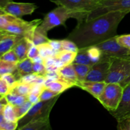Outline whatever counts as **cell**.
Masks as SVG:
<instances>
[{
  "instance_id": "1",
  "label": "cell",
  "mask_w": 130,
  "mask_h": 130,
  "mask_svg": "<svg viewBox=\"0 0 130 130\" xmlns=\"http://www.w3.org/2000/svg\"><path fill=\"white\" fill-rule=\"evenodd\" d=\"M128 11H115L77 22L67 39L74 42L79 49L96 46L116 36L119 23Z\"/></svg>"
},
{
  "instance_id": "2",
  "label": "cell",
  "mask_w": 130,
  "mask_h": 130,
  "mask_svg": "<svg viewBox=\"0 0 130 130\" xmlns=\"http://www.w3.org/2000/svg\"><path fill=\"white\" fill-rule=\"evenodd\" d=\"M86 17V15L85 14L63 6H58L44 16L41 24L37 27V29L47 35L48 32L53 28L59 25H65L66 20L70 18L77 19V22H79L85 20Z\"/></svg>"
},
{
  "instance_id": "3",
  "label": "cell",
  "mask_w": 130,
  "mask_h": 130,
  "mask_svg": "<svg viewBox=\"0 0 130 130\" xmlns=\"http://www.w3.org/2000/svg\"><path fill=\"white\" fill-rule=\"evenodd\" d=\"M60 96V95H58L49 100H46V101L40 100L36 104H33L28 112L19 120L17 129L20 130L22 127H24L25 124H27L32 119L50 117L52 108L56 104Z\"/></svg>"
},
{
  "instance_id": "4",
  "label": "cell",
  "mask_w": 130,
  "mask_h": 130,
  "mask_svg": "<svg viewBox=\"0 0 130 130\" xmlns=\"http://www.w3.org/2000/svg\"><path fill=\"white\" fill-rule=\"evenodd\" d=\"M129 74L130 57H114L105 82L121 84Z\"/></svg>"
},
{
  "instance_id": "5",
  "label": "cell",
  "mask_w": 130,
  "mask_h": 130,
  "mask_svg": "<svg viewBox=\"0 0 130 130\" xmlns=\"http://www.w3.org/2000/svg\"><path fill=\"white\" fill-rule=\"evenodd\" d=\"M115 11L130 12V0H101L96 7L88 13L85 20H90Z\"/></svg>"
},
{
  "instance_id": "6",
  "label": "cell",
  "mask_w": 130,
  "mask_h": 130,
  "mask_svg": "<svg viewBox=\"0 0 130 130\" xmlns=\"http://www.w3.org/2000/svg\"><path fill=\"white\" fill-rule=\"evenodd\" d=\"M124 89L121 84L107 83L98 100L110 112L115 111L121 101Z\"/></svg>"
},
{
  "instance_id": "7",
  "label": "cell",
  "mask_w": 130,
  "mask_h": 130,
  "mask_svg": "<svg viewBox=\"0 0 130 130\" xmlns=\"http://www.w3.org/2000/svg\"><path fill=\"white\" fill-rule=\"evenodd\" d=\"M43 20L35 19L32 21H25L20 17H16L13 21L7 25L3 31L21 36L32 41L36 28L41 24Z\"/></svg>"
},
{
  "instance_id": "8",
  "label": "cell",
  "mask_w": 130,
  "mask_h": 130,
  "mask_svg": "<svg viewBox=\"0 0 130 130\" xmlns=\"http://www.w3.org/2000/svg\"><path fill=\"white\" fill-rule=\"evenodd\" d=\"M114 57L103 55L102 59L91 66L85 81H105Z\"/></svg>"
},
{
  "instance_id": "9",
  "label": "cell",
  "mask_w": 130,
  "mask_h": 130,
  "mask_svg": "<svg viewBox=\"0 0 130 130\" xmlns=\"http://www.w3.org/2000/svg\"><path fill=\"white\" fill-rule=\"evenodd\" d=\"M116 36H116L96 46L100 48L103 55L112 57H130L129 50L119 44L117 41Z\"/></svg>"
},
{
  "instance_id": "10",
  "label": "cell",
  "mask_w": 130,
  "mask_h": 130,
  "mask_svg": "<svg viewBox=\"0 0 130 130\" xmlns=\"http://www.w3.org/2000/svg\"><path fill=\"white\" fill-rule=\"evenodd\" d=\"M57 6H63L87 16L101 0H50Z\"/></svg>"
},
{
  "instance_id": "11",
  "label": "cell",
  "mask_w": 130,
  "mask_h": 130,
  "mask_svg": "<svg viewBox=\"0 0 130 130\" xmlns=\"http://www.w3.org/2000/svg\"><path fill=\"white\" fill-rule=\"evenodd\" d=\"M38 6L30 3H17L11 1L3 8H0V12L8 13L17 17L31 15Z\"/></svg>"
},
{
  "instance_id": "12",
  "label": "cell",
  "mask_w": 130,
  "mask_h": 130,
  "mask_svg": "<svg viewBox=\"0 0 130 130\" xmlns=\"http://www.w3.org/2000/svg\"><path fill=\"white\" fill-rule=\"evenodd\" d=\"M0 55H2L6 52L13 49L16 44L24 37L7 32L0 30Z\"/></svg>"
},
{
  "instance_id": "13",
  "label": "cell",
  "mask_w": 130,
  "mask_h": 130,
  "mask_svg": "<svg viewBox=\"0 0 130 130\" xmlns=\"http://www.w3.org/2000/svg\"><path fill=\"white\" fill-rule=\"evenodd\" d=\"M110 114L118 120L123 117L130 114V84L124 89L121 101L118 109Z\"/></svg>"
},
{
  "instance_id": "14",
  "label": "cell",
  "mask_w": 130,
  "mask_h": 130,
  "mask_svg": "<svg viewBox=\"0 0 130 130\" xmlns=\"http://www.w3.org/2000/svg\"><path fill=\"white\" fill-rule=\"evenodd\" d=\"M107 84V83L105 81L98 82V81H85L80 83L78 85V87L87 91L98 100V99L104 92Z\"/></svg>"
},
{
  "instance_id": "15",
  "label": "cell",
  "mask_w": 130,
  "mask_h": 130,
  "mask_svg": "<svg viewBox=\"0 0 130 130\" xmlns=\"http://www.w3.org/2000/svg\"><path fill=\"white\" fill-rule=\"evenodd\" d=\"M60 78L71 84L74 86H78L79 82L73 63L64 66L57 71Z\"/></svg>"
},
{
  "instance_id": "16",
  "label": "cell",
  "mask_w": 130,
  "mask_h": 130,
  "mask_svg": "<svg viewBox=\"0 0 130 130\" xmlns=\"http://www.w3.org/2000/svg\"><path fill=\"white\" fill-rule=\"evenodd\" d=\"M52 127L50 122V117L32 119L25 124L20 130H50Z\"/></svg>"
},
{
  "instance_id": "17",
  "label": "cell",
  "mask_w": 130,
  "mask_h": 130,
  "mask_svg": "<svg viewBox=\"0 0 130 130\" xmlns=\"http://www.w3.org/2000/svg\"><path fill=\"white\" fill-rule=\"evenodd\" d=\"M33 62L31 59L29 58H26L20 61L17 63V71L15 76L18 80L20 79V77L25 76V75L29 74L33 72L32 67H33Z\"/></svg>"
},
{
  "instance_id": "18",
  "label": "cell",
  "mask_w": 130,
  "mask_h": 130,
  "mask_svg": "<svg viewBox=\"0 0 130 130\" xmlns=\"http://www.w3.org/2000/svg\"><path fill=\"white\" fill-rule=\"evenodd\" d=\"M45 86L57 93L62 94L63 91L73 87L74 86L62 79H59L48 83L46 84Z\"/></svg>"
},
{
  "instance_id": "19",
  "label": "cell",
  "mask_w": 130,
  "mask_h": 130,
  "mask_svg": "<svg viewBox=\"0 0 130 130\" xmlns=\"http://www.w3.org/2000/svg\"><path fill=\"white\" fill-rule=\"evenodd\" d=\"M13 50L20 61L27 58L28 50H29L28 39L25 38H23L14 47Z\"/></svg>"
},
{
  "instance_id": "20",
  "label": "cell",
  "mask_w": 130,
  "mask_h": 130,
  "mask_svg": "<svg viewBox=\"0 0 130 130\" xmlns=\"http://www.w3.org/2000/svg\"><path fill=\"white\" fill-rule=\"evenodd\" d=\"M77 53L67 50H61L56 53L55 57L63 63L64 66L73 63Z\"/></svg>"
},
{
  "instance_id": "21",
  "label": "cell",
  "mask_w": 130,
  "mask_h": 130,
  "mask_svg": "<svg viewBox=\"0 0 130 130\" xmlns=\"http://www.w3.org/2000/svg\"><path fill=\"white\" fill-rule=\"evenodd\" d=\"M34 83H25L19 81L15 85V87L11 90V92L15 93L18 95L27 96L31 92L32 88Z\"/></svg>"
},
{
  "instance_id": "22",
  "label": "cell",
  "mask_w": 130,
  "mask_h": 130,
  "mask_svg": "<svg viewBox=\"0 0 130 130\" xmlns=\"http://www.w3.org/2000/svg\"><path fill=\"white\" fill-rule=\"evenodd\" d=\"M73 65L75 71L76 72V75H77V79H78L79 83L85 81L92 66L79 64V63H73Z\"/></svg>"
},
{
  "instance_id": "23",
  "label": "cell",
  "mask_w": 130,
  "mask_h": 130,
  "mask_svg": "<svg viewBox=\"0 0 130 130\" xmlns=\"http://www.w3.org/2000/svg\"><path fill=\"white\" fill-rule=\"evenodd\" d=\"M89 56V58L91 60L93 64L99 62L103 57V53L100 48L96 46H91L85 48Z\"/></svg>"
},
{
  "instance_id": "24",
  "label": "cell",
  "mask_w": 130,
  "mask_h": 130,
  "mask_svg": "<svg viewBox=\"0 0 130 130\" xmlns=\"http://www.w3.org/2000/svg\"><path fill=\"white\" fill-rule=\"evenodd\" d=\"M1 114L3 115L4 118L6 121L11 122H17L18 123L19 119L17 116L16 112H15V106L10 104H8L4 108L3 110L0 112Z\"/></svg>"
},
{
  "instance_id": "25",
  "label": "cell",
  "mask_w": 130,
  "mask_h": 130,
  "mask_svg": "<svg viewBox=\"0 0 130 130\" xmlns=\"http://www.w3.org/2000/svg\"><path fill=\"white\" fill-rule=\"evenodd\" d=\"M6 99L9 104L13 106H20L28 100L27 96L18 95L15 93L10 92L6 96Z\"/></svg>"
},
{
  "instance_id": "26",
  "label": "cell",
  "mask_w": 130,
  "mask_h": 130,
  "mask_svg": "<svg viewBox=\"0 0 130 130\" xmlns=\"http://www.w3.org/2000/svg\"><path fill=\"white\" fill-rule=\"evenodd\" d=\"M17 63L7 62L0 59V75L14 74L17 71Z\"/></svg>"
},
{
  "instance_id": "27",
  "label": "cell",
  "mask_w": 130,
  "mask_h": 130,
  "mask_svg": "<svg viewBox=\"0 0 130 130\" xmlns=\"http://www.w3.org/2000/svg\"><path fill=\"white\" fill-rule=\"evenodd\" d=\"M73 63H79V64L89 65V66H93V63L91 62V60L89 58V56L86 52L85 48L79 49L77 54L76 55V58L74 61Z\"/></svg>"
},
{
  "instance_id": "28",
  "label": "cell",
  "mask_w": 130,
  "mask_h": 130,
  "mask_svg": "<svg viewBox=\"0 0 130 130\" xmlns=\"http://www.w3.org/2000/svg\"><path fill=\"white\" fill-rule=\"evenodd\" d=\"M38 50H39V55L43 57V58H47L49 57H55L56 53H57L55 50L52 48L48 42L43 43L40 45L38 46Z\"/></svg>"
},
{
  "instance_id": "29",
  "label": "cell",
  "mask_w": 130,
  "mask_h": 130,
  "mask_svg": "<svg viewBox=\"0 0 130 130\" xmlns=\"http://www.w3.org/2000/svg\"><path fill=\"white\" fill-rule=\"evenodd\" d=\"M32 105L33 104L30 101L27 100L20 106H15V112H16L17 116L19 120L28 112Z\"/></svg>"
},
{
  "instance_id": "30",
  "label": "cell",
  "mask_w": 130,
  "mask_h": 130,
  "mask_svg": "<svg viewBox=\"0 0 130 130\" xmlns=\"http://www.w3.org/2000/svg\"><path fill=\"white\" fill-rule=\"evenodd\" d=\"M18 123L6 121L3 115L0 113V129L1 130H15L17 129Z\"/></svg>"
},
{
  "instance_id": "31",
  "label": "cell",
  "mask_w": 130,
  "mask_h": 130,
  "mask_svg": "<svg viewBox=\"0 0 130 130\" xmlns=\"http://www.w3.org/2000/svg\"><path fill=\"white\" fill-rule=\"evenodd\" d=\"M49 40L50 39H48L47 35L43 34V32L38 30L36 28L34 33L32 39V41L34 43V44H36V46L40 45V44H43V43H47Z\"/></svg>"
},
{
  "instance_id": "32",
  "label": "cell",
  "mask_w": 130,
  "mask_h": 130,
  "mask_svg": "<svg viewBox=\"0 0 130 130\" xmlns=\"http://www.w3.org/2000/svg\"><path fill=\"white\" fill-rule=\"evenodd\" d=\"M17 17L8 13L0 12V30H3L8 24L15 20Z\"/></svg>"
},
{
  "instance_id": "33",
  "label": "cell",
  "mask_w": 130,
  "mask_h": 130,
  "mask_svg": "<svg viewBox=\"0 0 130 130\" xmlns=\"http://www.w3.org/2000/svg\"><path fill=\"white\" fill-rule=\"evenodd\" d=\"M0 59L15 63H18L20 62V60H19V58H18L17 55L16 53H15L13 49L11 50L8 51V52H6L3 55H1Z\"/></svg>"
},
{
  "instance_id": "34",
  "label": "cell",
  "mask_w": 130,
  "mask_h": 130,
  "mask_svg": "<svg viewBox=\"0 0 130 130\" xmlns=\"http://www.w3.org/2000/svg\"><path fill=\"white\" fill-rule=\"evenodd\" d=\"M61 41H62V50H63L70 51V52H76V53H77L79 50V48H78L77 44L72 41L68 39H63V40Z\"/></svg>"
},
{
  "instance_id": "35",
  "label": "cell",
  "mask_w": 130,
  "mask_h": 130,
  "mask_svg": "<svg viewBox=\"0 0 130 130\" xmlns=\"http://www.w3.org/2000/svg\"><path fill=\"white\" fill-rule=\"evenodd\" d=\"M117 128L119 130H130V114L118 119Z\"/></svg>"
},
{
  "instance_id": "36",
  "label": "cell",
  "mask_w": 130,
  "mask_h": 130,
  "mask_svg": "<svg viewBox=\"0 0 130 130\" xmlns=\"http://www.w3.org/2000/svg\"><path fill=\"white\" fill-rule=\"evenodd\" d=\"M58 95H61V94L57 93L54 92L52 90H50L49 88L46 87L41 93L40 96H39V100H41V101L49 100L50 99H53V98H55Z\"/></svg>"
},
{
  "instance_id": "37",
  "label": "cell",
  "mask_w": 130,
  "mask_h": 130,
  "mask_svg": "<svg viewBox=\"0 0 130 130\" xmlns=\"http://www.w3.org/2000/svg\"><path fill=\"white\" fill-rule=\"evenodd\" d=\"M0 78H2L3 79L5 80L10 85L11 90L15 87V85L19 82V80L14 74H6L1 76Z\"/></svg>"
},
{
  "instance_id": "38",
  "label": "cell",
  "mask_w": 130,
  "mask_h": 130,
  "mask_svg": "<svg viewBox=\"0 0 130 130\" xmlns=\"http://www.w3.org/2000/svg\"><path fill=\"white\" fill-rule=\"evenodd\" d=\"M28 42H29V50H28L27 57L32 60L36 56L39 55V50H38V46L34 44L31 40L28 39Z\"/></svg>"
},
{
  "instance_id": "39",
  "label": "cell",
  "mask_w": 130,
  "mask_h": 130,
  "mask_svg": "<svg viewBox=\"0 0 130 130\" xmlns=\"http://www.w3.org/2000/svg\"><path fill=\"white\" fill-rule=\"evenodd\" d=\"M11 91L10 85L2 78H0V95L1 96H6Z\"/></svg>"
},
{
  "instance_id": "40",
  "label": "cell",
  "mask_w": 130,
  "mask_h": 130,
  "mask_svg": "<svg viewBox=\"0 0 130 130\" xmlns=\"http://www.w3.org/2000/svg\"><path fill=\"white\" fill-rule=\"evenodd\" d=\"M116 39L119 44L130 50V34L117 36Z\"/></svg>"
},
{
  "instance_id": "41",
  "label": "cell",
  "mask_w": 130,
  "mask_h": 130,
  "mask_svg": "<svg viewBox=\"0 0 130 130\" xmlns=\"http://www.w3.org/2000/svg\"><path fill=\"white\" fill-rule=\"evenodd\" d=\"M32 70L33 72L42 76H44L46 73V69L43 63H33Z\"/></svg>"
},
{
  "instance_id": "42",
  "label": "cell",
  "mask_w": 130,
  "mask_h": 130,
  "mask_svg": "<svg viewBox=\"0 0 130 130\" xmlns=\"http://www.w3.org/2000/svg\"><path fill=\"white\" fill-rule=\"evenodd\" d=\"M48 43L52 46V48L57 52L62 50V41L61 40H52V39H50L48 41Z\"/></svg>"
},
{
  "instance_id": "43",
  "label": "cell",
  "mask_w": 130,
  "mask_h": 130,
  "mask_svg": "<svg viewBox=\"0 0 130 130\" xmlns=\"http://www.w3.org/2000/svg\"><path fill=\"white\" fill-rule=\"evenodd\" d=\"M28 100L30 101L32 104H35L40 101L39 100V96L34 93H30L28 95Z\"/></svg>"
},
{
  "instance_id": "44",
  "label": "cell",
  "mask_w": 130,
  "mask_h": 130,
  "mask_svg": "<svg viewBox=\"0 0 130 130\" xmlns=\"http://www.w3.org/2000/svg\"><path fill=\"white\" fill-rule=\"evenodd\" d=\"M32 62L34 63H43V62H44V58L40 55H39L36 56L34 58H32Z\"/></svg>"
},
{
  "instance_id": "45",
  "label": "cell",
  "mask_w": 130,
  "mask_h": 130,
  "mask_svg": "<svg viewBox=\"0 0 130 130\" xmlns=\"http://www.w3.org/2000/svg\"><path fill=\"white\" fill-rule=\"evenodd\" d=\"M129 83H130V74H129V76H128V77H127L125 80H124V81H123V82L121 83V85L123 88H125L126 86H128Z\"/></svg>"
},
{
  "instance_id": "46",
  "label": "cell",
  "mask_w": 130,
  "mask_h": 130,
  "mask_svg": "<svg viewBox=\"0 0 130 130\" xmlns=\"http://www.w3.org/2000/svg\"><path fill=\"white\" fill-rule=\"evenodd\" d=\"M12 1V0H0V8H3L4 6H6L8 3Z\"/></svg>"
},
{
  "instance_id": "47",
  "label": "cell",
  "mask_w": 130,
  "mask_h": 130,
  "mask_svg": "<svg viewBox=\"0 0 130 130\" xmlns=\"http://www.w3.org/2000/svg\"><path fill=\"white\" fill-rule=\"evenodd\" d=\"M129 84H130V83H129Z\"/></svg>"
}]
</instances>
